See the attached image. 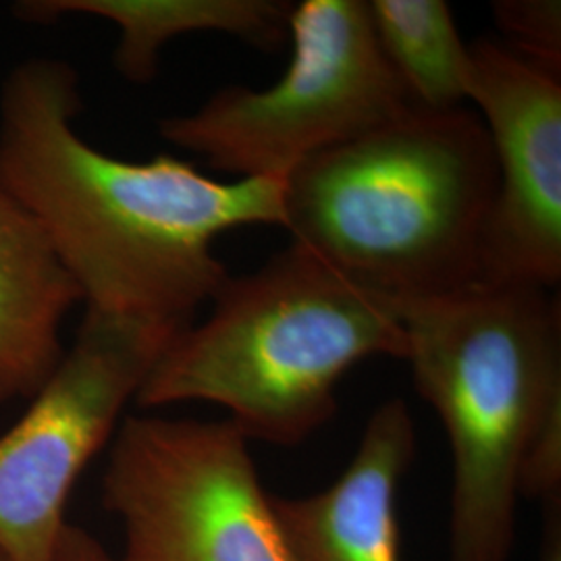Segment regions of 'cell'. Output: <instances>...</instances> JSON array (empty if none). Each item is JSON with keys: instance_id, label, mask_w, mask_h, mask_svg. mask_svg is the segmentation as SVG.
Wrapping results in <instances>:
<instances>
[{"instance_id": "obj_14", "label": "cell", "mask_w": 561, "mask_h": 561, "mask_svg": "<svg viewBox=\"0 0 561 561\" xmlns=\"http://www.w3.org/2000/svg\"><path fill=\"white\" fill-rule=\"evenodd\" d=\"M55 561H117V558H113L94 535H90L81 526L67 524L60 537L59 549L55 553Z\"/></svg>"}, {"instance_id": "obj_2", "label": "cell", "mask_w": 561, "mask_h": 561, "mask_svg": "<svg viewBox=\"0 0 561 561\" xmlns=\"http://www.w3.org/2000/svg\"><path fill=\"white\" fill-rule=\"evenodd\" d=\"M495 196L479 113L412 108L294 169L283 229L391 304L433 300L481 283Z\"/></svg>"}, {"instance_id": "obj_5", "label": "cell", "mask_w": 561, "mask_h": 561, "mask_svg": "<svg viewBox=\"0 0 561 561\" xmlns=\"http://www.w3.org/2000/svg\"><path fill=\"white\" fill-rule=\"evenodd\" d=\"M291 60L264 90L222 88L161 121V136L238 180H285L416 108L385 59L366 0H304L289 15Z\"/></svg>"}, {"instance_id": "obj_13", "label": "cell", "mask_w": 561, "mask_h": 561, "mask_svg": "<svg viewBox=\"0 0 561 561\" xmlns=\"http://www.w3.org/2000/svg\"><path fill=\"white\" fill-rule=\"evenodd\" d=\"M491 11L505 48L561 78L560 0H495Z\"/></svg>"}, {"instance_id": "obj_15", "label": "cell", "mask_w": 561, "mask_h": 561, "mask_svg": "<svg viewBox=\"0 0 561 561\" xmlns=\"http://www.w3.org/2000/svg\"><path fill=\"white\" fill-rule=\"evenodd\" d=\"M539 561H561V502L545 505Z\"/></svg>"}, {"instance_id": "obj_12", "label": "cell", "mask_w": 561, "mask_h": 561, "mask_svg": "<svg viewBox=\"0 0 561 561\" xmlns=\"http://www.w3.org/2000/svg\"><path fill=\"white\" fill-rule=\"evenodd\" d=\"M382 55L416 108L449 111L468 101L470 46L443 0H366Z\"/></svg>"}, {"instance_id": "obj_7", "label": "cell", "mask_w": 561, "mask_h": 561, "mask_svg": "<svg viewBox=\"0 0 561 561\" xmlns=\"http://www.w3.org/2000/svg\"><path fill=\"white\" fill-rule=\"evenodd\" d=\"M183 329L85 310L53 377L0 435V551L55 561L76 482Z\"/></svg>"}, {"instance_id": "obj_9", "label": "cell", "mask_w": 561, "mask_h": 561, "mask_svg": "<svg viewBox=\"0 0 561 561\" xmlns=\"http://www.w3.org/2000/svg\"><path fill=\"white\" fill-rule=\"evenodd\" d=\"M414 458L405 401H385L337 481L306 497L273 495L287 561H400L398 493Z\"/></svg>"}, {"instance_id": "obj_1", "label": "cell", "mask_w": 561, "mask_h": 561, "mask_svg": "<svg viewBox=\"0 0 561 561\" xmlns=\"http://www.w3.org/2000/svg\"><path fill=\"white\" fill-rule=\"evenodd\" d=\"M67 60H21L0 90V181L41 225L85 310L185 329L229 277L215 240L283 227L285 180L219 181L171 154L123 161L76 129Z\"/></svg>"}, {"instance_id": "obj_11", "label": "cell", "mask_w": 561, "mask_h": 561, "mask_svg": "<svg viewBox=\"0 0 561 561\" xmlns=\"http://www.w3.org/2000/svg\"><path fill=\"white\" fill-rule=\"evenodd\" d=\"M30 23L67 15L111 21L119 30L115 67L125 80L146 83L157 76L162 48L175 38L219 32L277 48L289 34L291 4L277 0H25L13 7Z\"/></svg>"}, {"instance_id": "obj_10", "label": "cell", "mask_w": 561, "mask_h": 561, "mask_svg": "<svg viewBox=\"0 0 561 561\" xmlns=\"http://www.w3.org/2000/svg\"><path fill=\"white\" fill-rule=\"evenodd\" d=\"M80 301L41 225L0 181V403L32 400L53 377L60 327Z\"/></svg>"}, {"instance_id": "obj_3", "label": "cell", "mask_w": 561, "mask_h": 561, "mask_svg": "<svg viewBox=\"0 0 561 561\" xmlns=\"http://www.w3.org/2000/svg\"><path fill=\"white\" fill-rule=\"evenodd\" d=\"M202 324L154 362L134 403H217L248 442L294 447L337 412V385L358 362L408 358L400 312L300 243L254 273L227 277Z\"/></svg>"}, {"instance_id": "obj_6", "label": "cell", "mask_w": 561, "mask_h": 561, "mask_svg": "<svg viewBox=\"0 0 561 561\" xmlns=\"http://www.w3.org/2000/svg\"><path fill=\"white\" fill-rule=\"evenodd\" d=\"M102 503L123 526L117 561H287L273 495L227 419L125 416Z\"/></svg>"}, {"instance_id": "obj_4", "label": "cell", "mask_w": 561, "mask_h": 561, "mask_svg": "<svg viewBox=\"0 0 561 561\" xmlns=\"http://www.w3.org/2000/svg\"><path fill=\"white\" fill-rule=\"evenodd\" d=\"M393 306L416 391L451 449L449 561H507L522 461L542 419L561 405L560 296L481 280Z\"/></svg>"}, {"instance_id": "obj_8", "label": "cell", "mask_w": 561, "mask_h": 561, "mask_svg": "<svg viewBox=\"0 0 561 561\" xmlns=\"http://www.w3.org/2000/svg\"><path fill=\"white\" fill-rule=\"evenodd\" d=\"M468 101L481 111L497 169L481 280L551 291L561 279V78L479 41Z\"/></svg>"}, {"instance_id": "obj_16", "label": "cell", "mask_w": 561, "mask_h": 561, "mask_svg": "<svg viewBox=\"0 0 561 561\" xmlns=\"http://www.w3.org/2000/svg\"><path fill=\"white\" fill-rule=\"evenodd\" d=\"M0 561H11V560H9V558H7V556H4V553H2V551H0Z\"/></svg>"}]
</instances>
